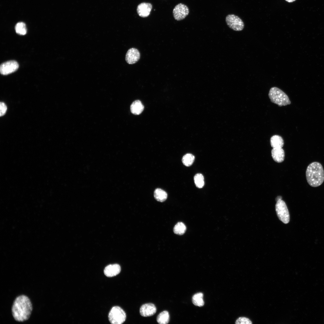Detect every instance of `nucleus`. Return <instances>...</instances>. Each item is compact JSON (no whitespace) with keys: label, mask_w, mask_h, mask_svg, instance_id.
I'll return each mask as SVG.
<instances>
[{"label":"nucleus","mask_w":324,"mask_h":324,"mask_svg":"<svg viewBox=\"0 0 324 324\" xmlns=\"http://www.w3.org/2000/svg\"><path fill=\"white\" fill-rule=\"evenodd\" d=\"M157 309L155 305L152 303H148L142 305L140 310V315L144 317H147L154 315L156 312Z\"/></svg>","instance_id":"9d476101"},{"label":"nucleus","mask_w":324,"mask_h":324,"mask_svg":"<svg viewBox=\"0 0 324 324\" xmlns=\"http://www.w3.org/2000/svg\"><path fill=\"white\" fill-rule=\"evenodd\" d=\"M186 227L185 224L182 222L178 223L174 226L173 232L175 233L178 235H182L185 232Z\"/></svg>","instance_id":"aec40b11"},{"label":"nucleus","mask_w":324,"mask_h":324,"mask_svg":"<svg viewBox=\"0 0 324 324\" xmlns=\"http://www.w3.org/2000/svg\"><path fill=\"white\" fill-rule=\"evenodd\" d=\"M152 7V4L150 3H142L139 4L137 7V13L140 17H147L150 14Z\"/></svg>","instance_id":"9b49d317"},{"label":"nucleus","mask_w":324,"mask_h":324,"mask_svg":"<svg viewBox=\"0 0 324 324\" xmlns=\"http://www.w3.org/2000/svg\"><path fill=\"white\" fill-rule=\"evenodd\" d=\"M15 30L17 33L21 35H25L27 32L26 24L22 22H18L16 24Z\"/></svg>","instance_id":"4be33fe9"},{"label":"nucleus","mask_w":324,"mask_h":324,"mask_svg":"<svg viewBox=\"0 0 324 324\" xmlns=\"http://www.w3.org/2000/svg\"><path fill=\"white\" fill-rule=\"evenodd\" d=\"M271 146L273 148H282L284 145L282 138L278 135H274L271 137L270 140Z\"/></svg>","instance_id":"2eb2a0df"},{"label":"nucleus","mask_w":324,"mask_h":324,"mask_svg":"<svg viewBox=\"0 0 324 324\" xmlns=\"http://www.w3.org/2000/svg\"><path fill=\"white\" fill-rule=\"evenodd\" d=\"M154 196L155 199L160 202L164 201L167 199V194L164 190L160 188L156 189L154 192Z\"/></svg>","instance_id":"f3484780"},{"label":"nucleus","mask_w":324,"mask_h":324,"mask_svg":"<svg viewBox=\"0 0 324 324\" xmlns=\"http://www.w3.org/2000/svg\"><path fill=\"white\" fill-rule=\"evenodd\" d=\"M203 296V294L202 292H198L194 295L192 298L193 304L196 306H202L204 304Z\"/></svg>","instance_id":"a211bd4d"},{"label":"nucleus","mask_w":324,"mask_h":324,"mask_svg":"<svg viewBox=\"0 0 324 324\" xmlns=\"http://www.w3.org/2000/svg\"><path fill=\"white\" fill-rule=\"evenodd\" d=\"M144 107L139 100H136L133 102L130 106V111L134 114L138 115L142 112Z\"/></svg>","instance_id":"4468645a"},{"label":"nucleus","mask_w":324,"mask_h":324,"mask_svg":"<svg viewBox=\"0 0 324 324\" xmlns=\"http://www.w3.org/2000/svg\"><path fill=\"white\" fill-rule=\"evenodd\" d=\"M195 159L194 156L192 154L188 153L184 155L182 157V161L184 165L187 166H189L193 164Z\"/></svg>","instance_id":"6ab92c4d"},{"label":"nucleus","mask_w":324,"mask_h":324,"mask_svg":"<svg viewBox=\"0 0 324 324\" xmlns=\"http://www.w3.org/2000/svg\"><path fill=\"white\" fill-rule=\"evenodd\" d=\"M282 197L280 196H277L276 198V202L279 200H282Z\"/></svg>","instance_id":"393cba45"},{"label":"nucleus","mask_w":324,"mask_h":324,"mask_svg":"<svg viewBox=\"0 0 324 324\" xmlns=\"http://www.w3.org/2000/svg\"><path fill=\"white\" fill-rule=\"evenodd\" d=\"M32 310V306L28 297L22 295L17 297L12 308L13 316L18 322H23L29 318Z\"/></svg>","instance_id":"f257e3e1"},{"label":"nucleus","mask_w":324,"mask_h":324,"mask_svg":"<svg viewBox=\"0 0 324 324\" xmlns=\"http://www.w3.org/2000/svg\"><path fill=\"white\" fill-rule=\"evenodd\" d=\"M194 182L197 187L201 188L204 184V178L203 176L201 173L196 174L194 177Z\"/></svg>","instance_id":"412c9836"},{"label":"nucleus","mask_w":324,"mask_h":324,"mask_svg":"<svg viewBox=\"0 0 324 324\" xmlns=\"http://www.w3.org/2000/svg\"><path fill=\"white\" fill-rule=\"evenodd\" d=\"M19 68L18 63L14 60L8 61L2 64L0 67V72L3 75H8L15 71Z\"/></svg>","instance_id":"6e6552de"},{"label":"nucleus","mask_w":324,"mask_h":324,"mask_svg":"<svg viewBox=\"0 0 324 324\" xmlns=\"http://www.w3.org/2000/svg\"><path fill=\"white\" fill-rule=\"evenodd\" d=\"M121 271V267L119 264H110L105 267L104 270V273L106 276L112 277L118 275L120 273Z\"/></svg>","instance_id":"f8f14e48"},{"label":"nucleus","mask_w":324,"mask_h":324,"mask_svg":"<svg viewBox=\"0 0 324 324\" xmlns=\"http://www.w3.org/2000/svg\"><path fill=\"white\" fill-rule=\"evenodd\" d=\"M189 9L186 5L179 3L176 5L173 10V14L174 19L180 21L184 19L189 14Z\"/></svg>","instance_id":"0eeeda50"},{"label":"nucleus","mask_w":324,"mask_h":324,"mask_svg":"<svg viewBox=\"0 0 324 324\" xmlns=\"http://www.w3.org/2000/svg\"><path fill=\"white\" fill-rule=\"evenodd\" d=\"M126 315L124 311L120 307L115 306L110 310L108 315L109 320L112 324H121L125 320Z\"/></svg>","instance_id":"20e7f679"},{"label":"nucleus","mask_w":324,"mask_h":324,"mask_svg":"<svg viewBox=\"0 0 324 324\" xmlns=\"http://www.w3.org/2000/svg\"><path fill=\"white\" fill-rule=\"evenodd\" d=\"M268 96L271 101L281 106L290 104L291 102L286 94L278 87H274L270 89Z\"/></svg>","instance_id":"7ed1b4c3"},{"label":"nucleus","mask_w":324,"mask_h":324,"mask_svg":"<svg viewBox=\"0 0 324 324\" xmlns=\"http://www.w3.org/2000/svg\"><path fill=\"white\" fill-rule=\"evenodd\" d=\"M285 0L287 2H288L290 3V2H292L295 1L296 0Z\"/></svg>","instance_id":"a878e982"},{"label":"nucleus","mask_w":324,"mask_h":324,"mask_svg":"<svg viewBox=\"0 0 324 324\" xmlns=\"http://www.w3.org/2000/svg\"><path fill=\"white\" fill-rule=\"evenodd\" d=\"M225 20L228 26L236 31H240L244 27V23L238 16L234 14L228 15L226 17Z\"/></svg>","instance_id":"423d86ee"},{"label":"nucleus","mask_w":324,"mask_h":324,"mask_svg":"<svg viewBox=\"0 0 324 324\" xmlns=\"http://www.w3.org/2000/svg\"><path fill=\"white\" fill-rule=\"evenodd\" d=\"M236 324H251V321L248 318L241 317L238 318L236 321Z\"/></svg>","instance_id":"5701e85b"},{"label":"nucleus","mask_w":324,"mask_h":324,"mask_svg":"<svg viewBox=\"0 0 324 324\" xmlns=\"http://www.w3.org/2000/svg\"><path fill=\"white\" fill-rule=\"evenodd\" d=\"M0 107V115L1 116H2L5 114L7 111V107L5 103L3 102H1Z\"/></svg>","instance_id":"b1692460"},{"label":"nucleus","mask_w":324,"mask_h":324,"mask_svg":"<svg viewBox=\"0 0 324 324\" xmlns=\"http://www.w3.org/2000/svg\"><path fill=\"white\" fill-rule=\"evenodd\" d=\"M272 157L273 160L277 163L282 162L284 158L285 153L282 148H273L271 151Z\"/></svg>","instance_id":"ddd939ff"},{"label":"nucleus","mask_w":324,"mask_h":324,"mask_svg":"<svg viewBox=\"0 0 324 324\" xmlns=\"http://www.w3.org/2000/svg\"><path fill=\"white\" fill-rule=\"evenodd\" d=\"M306 176L308 184L314 187H318L324 181V170L322 164L318 162H314L308 166Z\"/></svg>","instance_id":"f03ea898"},{"label":"nucleus","mask_w":324,"mask_h":324,"mask_svg":"<svg viewBox=\"0 0 324 324\" xmlns=\"http://www.w3.org/2000/svg\"><path fill=\"white\" fill-rule=\"evenodd\" d=\"M140 58V53L136 49L132 48L128 51L125 56V60L129 64H133L137 62Z\"/></svg>","instance_id":"1a4fd4ad"},{"label":"nucleus","mask_w":324,"mask_h":324,"mask_svg":"<svg viewBox=\"0 0 324 324\" xmlns=\"http://www.w3.org/2000/svg\"><path fill=\"white\" fill-rule=\"evenodd\" d=\"M275 209L279 219L285 224L290 221V215L288 210L285 202L282 200L277 201Z\"/></svg>","instance_id":"39448f33"},{"label":"nucleus","mask_w":324,"mask_h":324,"mask_svg":"<svg viewBox=\"0 0 324 324\" xmlns=\"http://www.w3.org/2000/svg\"><path fill=\"white\" fill-rule=\"evenodd\" d=\"M170 319L169 313L166 310H164L158 315L157 321L160 324H166L169 323Z\"/></svg>","instance_id":"dca6fc26"}]
</instances>
